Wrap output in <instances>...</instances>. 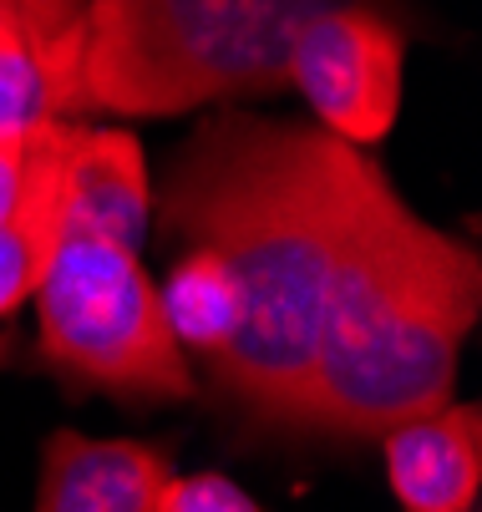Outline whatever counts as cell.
<instances>
[{"label": "cell", "instance_id": "obj_1", "mask_svg": "<svg viewBox=\"0 0 482 512\" xmlns=\"http://www.w3.org/2000/svg\"><path fill=\"white\" fill-rule=\"evenodd\" d=\"M376 158L305 122L229 112L178 153L163 229L209 249L239 305L214 396L259 431H305L325 289Z\"/></svg>", "mask_w": 482, "mask_h": 512}, {"label": "cell", "instance_id": "obj_2", "mask_svg": "<svg viewBox=\"0 0 482 512\" xmlns=\"http://www.w3.org/2000/svg\"><path fill=\"white\" fill-rule=\"evenodd\" d=\"M477 305V249L411 213L376 163L325 289L305 431L371 442L447 406Z\"/></svg>", "mask_w": 482, "mask_h": 512}, {"label": "cell", "instance_id": "obj_3", "mask_svg": "<svg viewBox=\"0 0 482 512\" xmlns=\"http://www.w3.org/2000/svg\"><path fill=\"white\" fill-rule=\"evenodd\" d=\"M330 6L401 11V0H87L82 112L168 117L280 92L300 26Z\"/></svg>", "mask_w": 482, "mask_h": 512}, {"label": "cell", "instance_id": "obj_4", "mask_svg": "<svg viewBox=\"0 0 482 512\" xmlns=\"http://www.w3.org/2000/svg\"><path fill=\"white\" fill-rule=\"evenodd\" d=\"M31 300L41 360L72 396L153 406L198 391L188 355L168 335L158 284L132 249L61 224V244Z\"/></svg>", "mask_w": 482, "mask_h": 512}, {"label": "cell", "instance_id": "obj_5", "mask_svg": "<svg viewBox=\"0 0 482 512\" xmlns=\"http://www.w3.org/2000/svg\"><path fill=\"white\" fill-rule=\"evenodd\" d=\"M406 16L386 6H330L310 16L290 46L285 87H295L320 127L351 148H376L401 112Z\"/></svg>", "mask_w": 482, "mask_h": 512}, {"label": "cell", "instance_id": "obj_6", "mask_svg": "<svg viewBox=\"0 0 482 512\" xmlns=\"http://www.w3.org/2000/svg\"><path fill=\"white\" fill-rule=\"evenodd\" d=\"M173 457L137 436H87L61 426L41 447L36 512H158Z\"/></svg>", "mask_w": 482, "mask_h": 512}, {"label": "cell", "instance_id": "obj_7", "mask_svg": "<svg viewBox=\"0 0 482 512\" xmlns=\"http://www.w3.org/2000/svg\"><path fill=\"white\" fill-rule=\"evenodd\" d=\"M386 482L406 512H472L482 487V416L477 406H437L376 436Z\"/></svg>", "mask_w": 482, "mask_h": 512}, {"label": "cell", "instance_id": "obj_8", "mask_svg": "<svg viewBox=\"0 0 482 512\" xmlns=\"http://www.w3.org/2000/svg\"><path fill=\"white\" fill-rule=\"evenodd\" d=\"M148 218L153 193L137 137L72 122L61 158V224L102 234L137 254L148 239Z\"/></svg>", "mask_w": 482, "mask_h": 512}, {"label": "cell", "instance_id": "obj_9", "mask_svg": "<svg viewBox=\"0 0 482 512\" xmlns=\"http://www.w3.org/2000/svg\"><path fill=\"white\" fill-rule=\"evenodd\" d=\"M66 132L72 122H51L36 137V163L26 178V193L16 208L0 218V320L16 315L61 244V158H66Z\"/></svg>", "mask_w": 482, "mask_h": 512}, {"label": "cell", "instance_id": "obj_10", "mask_svg": "<svg viewBox=\"0 0 482 512\" xmlns=\"http://www.w3.org/2000/svg\"><path fill=\"white\" fill-rule=\"evenodd\" d=\"M77 102L51 61L21 36V26L0 11V142L31 137L51 122H72Z\"/></svg>", "mask_w": 482, "mask_h": 512}, {"label": "cell", "instance_id": "obj_11", "mask_svg": "<svg viewBox=\"0 0 482 512\" xmlns=\"http://www.w3.org/2000/svg\"><path fill=\"white\" fill-rule=\"evenodd\" d=\"M21 36L51 61V71L72 87V102L82 112V87H77V56H82V16L87 0H0Z\"/></svg>", "mask_w": 482, "mask_h": 512}, {"label": "cell", "instance_id": "obj_12", "mask_svg": "<svg viewBox=\"0 0 482 512\" xmlns=\"http://www.w3.org/2000/svg\"><path fill=\"white\" fill-rule=\"evenodd\" d=\"M158 512H264V502H254L224 472H193V477H168L163 482Z\"/></svg>", "mask_w": 482, "mask_h": 512}, {"label": "cell", "instance_id": "obj_13", "mask_svg": "<svg viewBox=\"0 0 482 512\" xmlns=\"http://www.w3.org/2000/svg\"><path fill=\"white\" fill-rule=\"evenodd\" d=\"M36 137H11V142H0V218H6L16 208V198L26 193V178H31V163H36Z\"/></svg>", "mask_w": 482, "mask_h": 512}]
</instances>
